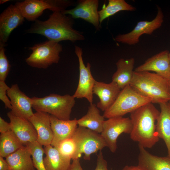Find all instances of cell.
I'll list each match as a JSON object with an SVG mask.
<instances>
[{
  "instance_id": "6da1fadb",
  "label": "cell",
  "mask_w": 170,
  "mask_h": 170,
  "mask_svg": "<svg viewBox=\"0 0 170 170\" xmlns=\"http://www.w3.org/2000/svg\"><path fill=\"white\" fill-rule=\"evenodd\" d=\"M74 19L60 11H55L44 21L36 20L27 32L41 35L48 40L58 42L64 40L72 42L85 39L82 32L73 28Z\"/></svg>"
},
{
  "instance_id": "7a4b0ae2",
  "label": "cell",
  "mask_w": 170,
  "mask_h": 170,
  "mask_svg": "<svg viewBox=\"0 0 170 170\" xmlns=\"http://www.w3.org/2000/svg\"><path fill=\"white\" fill-rule=\"evenodd\" d=\"M160 111L153 103H147L130 113L132 129L130 138L139 146L151 148L159 140L156 122Z\"/></svg>"
},
{
  "instance_id": "3957f363",
  "label": "cell",
  "mask_w": 170,
  "mask_h": 170,
  "mask_svg": "<svg viewBox=\"0 0 170 170\" xmlns=\"http://www.w3.org/2000/svg\"><path fill=\"white\" fill-rule=\"evenodd\" d=\"M130 85L152 103H167L170 99L168 80L155 73L134 71Z\"/></svg>"
},
{
  "instance_id": "277c9868",
  "label": "cell",
  "mask_w": 170,
  "mask_h": 170,
  "mask_svg": "<svg viewBox=\"0 0 170 170\" xmlns=\"http://www.w3.org/2000/svg\"><path fill=\"white\" fill-rule=\"evenodd\" d=\"M32 108L36 111L45 112L62 120H70L76 103L73 95L52 94L43 97L31 98Z\"/></svg>"
},
{
  "instance_id": "5b68a950",
  "label": "cell",
  "mask_w": 170,
  "mask_h": 170,
  "mask_svg": "<svg viewBox=\"0 0 170 170\" xmlns=\"http://www.w3.org/2000/svg\"><path fill=\"white\" fill-rule=\"evenodd\" d=\"M151 103L149 98L143 96L130 85L122 89L113 104L104 111L105 118L123 116L141 106Z\"/></svg>"
},
{
  "instance_id": "8992f818",
  "label": "cell",
  "mask_w": 170,
  "mask_h": 170,
  "mask_svg": "<svg viewBox=\"0 0 170 170\" xmlns=\"http://www.w3.org/2000/svg\"><path fill=\"white\" fill-rule=\"evenodd\" d=\"M72 138L76 146L72 160L79 158L83 154L84 159L89 161L91 154L107 147L100 134L85 128L77 127Z\"/></svg>"
},
{
  "instance_id": "52a82bcc",
  "label": "cell",
  "mask_w": 170,
  "mask_h": 170,
  "mask_svg": "<svg viewBox=\"0 0 170 170\" xmlns=\"http://www.w3.org/2000/svg\"><path fill=\"white\" fill-rule=\"evenodd\" d=\"M29 49L32 52L26 60L27 64L32 67L46 69L59 62L63 48L59 42L48 40L36 44Z\"/></svg>"
},
{
  "instance_id": "ba28073f",
  "label": "cell",
  "mask_w": 170,
  "mask_h": 170,
  "mask_svg": "<svg viewBox=\"0 0 170 170\" xmlns=\"http://www.w3.org/2000/svg\"><path fill=\"white\" fill-rule=\"evenodd\" d=\"M74 5V2L68 0H26L15 4L25 18L29 21H35L46 9L62 12Z\"/></svg>"
},
{
  "instance_id": "9c48e42d",
  "label": "cell",
  "mask_w": 170,
  "mask_h": 170,
  "mask_svg": "<svg viewBox=\"0 0 170 170\" xmlns=\"http://www.w3.org/2000/svg\"><path fill=\"white\" fill-rule=\"evenodd\" d=\"M132 124L130 118L118 116L110 118L104 121L101 135L107 147L113 153L117 149V140L122 133L130 134Z\"/></svg>"
},
{
  "instance_id": "30bf717a",
  "label": "cell",
  "mask_w": 170,
  "mask_h": 170,
  "mask_svg": "<svg viewBox=\"0 0 170 170\" xmlns=\"http://www.w3.org/2000/svg\"><path fill=\"white\" fill-rule=\"evenodd\" d=\"M75 52L78 60L79 76L77 88L73 96L75 98H86L90 104L93 102V88L96 82L91 71V64L88 63L86 66L82 58V49L75 45Z\"/></svg>"
},
{
  "instance_id": "8fae6325",
  "label": "cell",
  "mask_w": 170,
  "mask_h": 170,
  "mask_svg": "<svg viewBox=\"0 0 170 170\" xmlns=\"http://www.w3.org/2000/svg\"><path fill=\"white\" fill-rule=\"evenodd\" d=\"M157 9V14L152 20L138 22L131 31L127 33L117 35L115 37V40L118 42L133 45L139 42V38L142 35L144 34L151 35L154 31L161 26L163 22L162 11L158 6Z\"/></svg>"
},
{
  "instance_id": "7c38bea8",
  "label": "cell",
  "mask_w": 170,
  "mask_h": 170,
  "mask_svg": "<svg viewBox=\"0 0 170 170\" xmlns=\"http://www.w3.org/2000/svg\"><path fill=\"white\" fill-rule=\"evenodd\" d=\"M11 101V112L14 115L28 119L33 115L31 98L20 89L17 84L12 85L7 91Z\"/></svg>"
},
{
  "instance_id": "4fadbf2b",
  "label": "cell",
  "mask_w": 170,
  "mask_h": 170,
  "mask_svg": "<svg viewBox=\"0 0 170 170\" xmlns=\"http://www.w3.org/2000/svg\"><path fill=\"white\" fill-rule=\"evenodd\" d=\"M25 18L14 5L8 6L0 16V45L5 46L11 32L21 24Z\"/></svg>"
},
{
  "instance_id": "5bb4252c",
  "label": "cell",
  "mask_w": 170,
  "mask_h": 170,
  "mask_svg": "<svg viewBox=\"0 0 170 170\" xmlns=\"http://www.w3.org/2000/svg\"><path fill=\"white\" fill-rule=\"evenodd\" d=\"M98 0H79L74 8L61 12L69 14L74 19L81 18L93 25L98 29L99 26Z\"/></svg>"
},
{
  "instance_id": "9a60e30c",
  "label": "cell",
  "mask_w": 170,
  "mask_h": 170,
  "mask_svg": "<svg viewBox=\"0 0 170 170\" xmlns=\"http://www.w3.org/2000/svg\"><path fill=\"white\" fill-rule=\"evenodd\" d=\"M7 115L10 120L11 130L24 145L37 141V131L28 119L17 116L11 111Z\"/></svg>"
},
{
  "instance_id": "2e32d148",
  "label": "cell",
  "mask_w": 170,
  "mask_h": 170,
  "mask_svg": "<svg viewBox=\"0 0 170 170\" xmlns=\"http://www.w3.org/2000/svg\"><path fill=\"white\" fill-rule=\"evenodd\" d=\"M169 51L166 50L147 59L137 67L135 71H153L169 80H170V61Z\"/></svg>"
},
{
  "instance_id": "e0dca14e",
  "label": "cell",
  "mask_w": 170,
  "mask_h": 170,
  "mask_svg": "<svg viewBox=\"0 0 170 170\" xmlns=\"http://www.w3.org/2000/svg\"><path fill=\"white\" fill-rule=\"evenodd\" d=\"M50 116L48 113L36 111L28 119L37 131V141L44 146L51 144L53 138Z\"/></svg>"
},
{
  "instance_id": "ac0fdd59",
  "label": "cell",
  "mask_w": 170,
  "mask_h": 170,
  "mask_svg": "<svg viewBox=\"0 0 170 170\" xmlns=\"http://www.w3.org/2000/svg\"><path fill=\"white\" fill-rule=\"evenodd\" d=\"M121 89L115 82L112 81L109 83L96 81L93 88V94L99 99L96 106L105 111L114 102Z\"/></svg>"
},
{
  "instance_id": "d6986e66",
  "label": "cell",
  "mask_w": 170,
  "mask_h": 170,
  "mask_svg": "<svg viewBox=\"0 0 170 170\" xmlns=\"http://www.w3.org/2000/svg\"><path fill=\"white\" fill-rule=\"evenodd\" d=\"M50 118L53 134L51 145L57 147L63 140L72 138L77 127V120L75 118L72 120H62L51 115H50Z\"/></svg>"
},
{
  "instance_id": "ffe728a7",
  "label": "cell",
  "mask_w": 170,
  "mask_h": 170,
  "mask_svg": "<svg viewBox=\"0 0 170 170\" xmlns=\"http://www.w3.org/2000/svg\"><path fill=\"white\" fill-rule=\"evenodd\" d=\"M138 164L144 170H170V157L153 155L139 146Z\"/></svg>"
},
{
  "instance_id": "44dd1931",
  "label": "cell",
  "mask_w": 170,
  "mask_h": 170,
  "mask_svg": "<svg viewBox=\"0 0 170 170\" xmlns=\"http://www.w3.org/2000/svg\"><path fill=\"white\" fill-rule=\"evenodd\" d=\"M10 170H35L30 150L24 145L5 157Z\"/></svg>"
},
{
  "instance_id": "7402d4cb",
  "label": "cell",
  "mask_w": 170,
  "mask_h": 170,
  "mask_svg": "<svg viewBox=\"0 0 170 170\" xmlns=\"http://www.w3.org/2000/svg\"><path fill=\"white\" fill-rule=\"evenodd\" d=\"M135 63L133 58L120 59L116 63L117 69L112 77L115 82L122 89L130 85L133 78Z\"/></svg>"
},
{
  "instance_id": "603a6c76",
  "label": "cell",
  "mask_w": 170,
  "mask_h": 170,
  "mask_svg": "<svg viewBox=\"0 0 170 170\" xmlns=\"http://www.w3.org/2000/svg\"><path fill=\"white\" fill-rule=\"evenodd\" d=\"M159 105L161 111L156 122V131L159 139L164 141L170 157V106L168 102Z\"/></svg>"
},
{
  "instance_id": "cb8c5ba5",
  "label": "cell",
  "mask_w": 170,
  "mask_h": 170,
  "mask_svg": "<svg viewBox=\"0 0 170 170\" xmlns=\"http://www.w3.org/2000/svg\"><path fill=\"white\" fill-rule=\"evenodd\" d=\"M43 158L46 170H66L71 164V159L63 156L57 148L51 144L44 146Z\"/></svg>"
},
{
  "instance_id": "d4e9b609",
  "label": "cell",
  "mask_w": 170,
  "mask_h": 170,
  "mask_svg": "<svg viewBox=\"0 0 170 170\" xmlns=\"http://www.w3.org/2000/svg\"><path fill=\"white\" fill-rule=\"evenodd\" d=\"M105 121V117L100 114L96 105L92 103L90 104L87 113L77 120V123L79 127L85 128L100 134Z\"/></svg>"
},
{
  "instance_id": "484cf974",
  "label": "cell",
  "mask_w": 170,
  "mask_h": 170,
  "mask_svg": "<svg viewBox=\"0 0 170 170\" xmlns=\"http://www.w3.org/2000/svg\"><path fill=\"white\" fill-rule=\"evenodd\" d=\"M136 8L128 3L124 0H109L107 5L104 4L102 8L98 11L99 21L100 24L103 21L117 13L122 11H133Z\"/></svg>"
},
{
  "instance_id": "4316f807",
  "label": "cell",
  "mask_w": 170,
  "mask_h": 170,
  "mask_svg": "<svg viewBox=\"0 0 170 170\" xmlns=\"http://www.w3.org/2000/svg\"><path fill=\"white\" fill-rule=\"evenodd\" d=\"M23 146L24 145L12 130L1 134L0 156L5 158Z\"/></svg>"
},
{
  "instance_id": "83f0119b",
  "label": "cell",
  "mask_w": 170,
  "mask_h": 170,
  "mask_svg": "<svg viewBox=\"0 0 170 170\" xmlns=\"http://www.w3.org/2000/svg\"><path fill=\"white\" fill-rule=\"evenodd\" d=\"M26 145L31 152L33 165L37 170H46L45 167L43 156L44 148L37 141L29 143Z\"/></svg>"
},
{
  "instance_id": "f1b7e54d",
  "label": "cell",
  "mask_w": 170,
  "mask_h": 170,
  "mask_svg": "<svg viewBox=\"0 0 170 170\" xmlns=\"http://www.w3.org/2000/svg\"><path fill=\"white\" fill-rule=\"evenodd\" d=\"M56 147L63 156L72 159L76 152V146L72 138L63 140Z\"/></svg>"
},
{
  "instance_id": "f546056e",
  "label": "cell",
  "mask_w": 170,
  "mask_h": 170,
  "mask_svg": "<svg viewBox=\"0 0 170 170\" xmlns=\"http://www.w3.org/2000/svg\"><path fill=\"white\" fill-rule=\"evenodd\" d=\"M4 46L0 45V81H5L11 65L5 53Z\"/></svg>"
},
{
  "instance_id": "4dcf8cb0",
  "label": "cell",
  "mask_w": 170,
  "mask_h": 170,
  "mask_svg": "<svg viewBox=\"0 0 170 170\" xmlns=\"http://www.w3.org/2000/svg\"><path fill=\"white\" fill-rule=\"evenodd\" d=\"M9 88L4 81H0V99L4 103L5 108L11 110V101L7 95V90Z\"/></svg>"
},
{
  "instance_id": "1f68e13d",
  "label": "cell",
  "mask_w": 170,
  "mask_h": 170,
  "mask_svg": "<svg viewBox=\"0 0 170 170\" xmlns=\"http://www.w3.org/2000/svg\"><path fill=\"white\" fill-rule=\"evenodd\" d=\"M96 165L94 170H109L107 162L104 158L102 150L97 155Z\"/></svg>"
},
{
  "instance_id": "d6a6232c",
  "label": "cell",
  "mask_w": 170,
  "mask_h": 170,
  "mask_svg": "<svg viewBox=\"0 0 170 170\" xmlns=\"http://www.w3.org/2000/svg\"><path fill=\"white\" fill-rule=\"evenodd\" d=\"M11 130L10 123L5 121L1 117H0V133L1 134L6 133Z\"/></svg>"
},
{
  "instance_id": "836d02e7",
  "label": "cell",
  "mask_w": 170,
  "mask_h": 170,
  "mask_svg": "<svg viewBox=\"0 0 170 170\" xmlns=\"http://www.w3.org/2000/svg\"><path fill=\"white\" fill-rule=\"evenodd\" d=\"M66 170H83L80 163V158L73 160L72 163Z\"/></svg>"
},
{
  "instance_id": "e575fe53",
  "label": "cell",
  "mask_w": 170,
  "mask_h": 170,
  "mask_svg": "<svg viewBox=\"0 0 170 170\" xmlns=\"http://www.w3.org/2000/svg\"><path fill=\"white\" fill-rule=\"evenodd\" d=\"M0 170H10L9 167L4 158L0 156Z\"/></svg>"
},
{
  "instance_id": "d590c367",
  "label": "cell",
  "mask_w": 170,
  "mask_h": 170,
  "mask_svg": "<svg viewBox=\"0 0 170 170\" xmlns=\"http://www.w3.org/2000/svg\"><path fill=\"white\" fill-rule=\"evenodd\" d=\"M122 170H144L139 165L137 166H126Z\"/></svg>"
},
{
  "instance_id": "8d00e7d4",
  "label": "cell",
  "mask_w": 170,
  "mask_h": 170,
  "mask_svg": "<svg viewBox=\"0 0 170 170\" xmlns=\"http://www.w3.org/2000/svg\"><path fill=\"white\" fill-rule=\"evenodd\" d=\"M168 87L169 90V93L170 95V99L168 102V103L170 106V80H168Z\"/></svg>"
},
{
  "instance_id": "74e56055",
  "label": "cell",
  "mask_w": 170,
  "mask_h": 170,
  "mask_svg": "<svg viewBox=\"0 0 170 170\" xmlns=\"http://www.w3.org/2000/svg\"><path fill=\"white\" fill-rule=\"evenodd\" d=\"M8 0H0V3H4L7 2Z\"/></svg>"
},
{
  "instance_id": "f35d334b",
  "label": "cell",
  "mask_w": 170,
  "mask_h": 170,
  "mask_svg": "<svg viewBox=\"0 0 170 170\" xmlns=\"http://www.w3.org/2000/svg\"><path fill=\"white\" fill-rule=\"evenodd\" d=\"M169 60H170V52H169Z\"/></svg>"
}]
</instances>
